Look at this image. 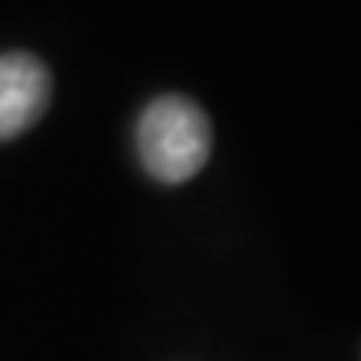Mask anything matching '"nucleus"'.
Returning a JSON list of instances; mask_svg holds the SVG:
<instances>
[{
  "mask_svg": "<svg viewBox=\"0 0 361 361\" xmlns=\"http://www.w3.org/2000/svg\"><path fill=\"white\" fill-rule=\"evenodd\" d=\"M135 142L154 178L163 184H184L211 157V121L193 99L166 94L142 111Z\"/></svg>",
  "mask_w": 361,
  "mask_h": 361,
  "instance_id": "obj_1",
  "label": "nucleus"
},
{
  "mask_svg": "<svg viewBox=\"0 0 361 361\" xmlns=\"http://www.w3.org/2000/svg\"><path fill=\"white\" fill-rule=\"evenodd\" d=\"M51 97V75L33 54L0 58V142L16 139L42 118Z\"/></svg>",
  "mask_w": 361,
  "mask_h": 361,
  "instance_id": "obj_2",
  "label": "nucleus"
}]
</instances>
